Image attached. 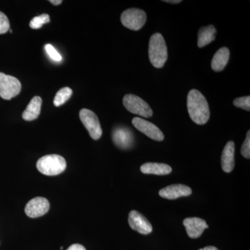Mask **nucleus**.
I'll list each match as a JSON object with an SVG mask.
<instances>
[{
  "label": "nucleus",
  "mask_w": 250,
  "mask_h": 250,
  "mask_svg": "<svg viewBox=\"0 0 250 250\" xmlns=\"http://www.w3.org/2000/svg\"><path fill=\"white\" fill-rule=\"evenodd\" d=\"M187 107L189 116L197 125H205L210 118L207 100L199 90L192 89L188 94Z\"/></svg>",
  "instance_id": "1"
},
{
  "label": "nucleus",
  "mask_w": 250,
  "mask_h": 250,
  "mask_svg": "<svg viewBox=\"0 0 250 250\" xmlns=\"http://www.w3.org/2000/svg\"><path fill=\"white\" fill-rule=\"evenodd\" d=\"M148 52L153 66L156 68L164 67L167 59V48L164 36L160 33H155L151 36Z\"/></svg>",
  "instance_id": "2"
},
{
  "label": "nucleus",
  "mask_w": 250,
  "mask_h": 250,
  "mask_svg": "<svg viewBox=\"0 0 250 250\" xmlns=\"http://www.w3.org/2000/svg\"><path fill=\"white\" fill-rule=\"evenodd\" d=\"M65 159L58 154H49L42 156L36 164L38 170L47 176H55L62 173L66 168Z\"/></svg>",
  "instance_id": "3"
},
{
  "label": "nucleus",
  "mask_w": 250,
  "mask_h": 250,
  "mask_svg": "<svg viewBox=\"0 0 250 250\" xmlns=\"http://www.w3.org/2000/svg\"><path fill=\"white\" fill-rule=\"evenodd\" d=\"M121 22L124 27L131 30L142 29L147 21V15L143 10L132 8L125 11L121 15Z\"/></svg>",
  "instance_id": "4"
},
{
  "label": "nucleus",
  "mask_w": 250,
  "mask_h": 250,
  "mask_svg": "<svg viewBox=\"0 0 250 250\" xmlns=\"http://www.w3.org/2000/svg\"><path fill=\"white\" fill-rule=\"evenodd\" d=\"M123 104L127 111L134 114L139 115L144 118H149L153 115L152 108L149 104L142 98L132 94L125 95L123 98Z\"/></svg>",
  "instance_id": "5"
},
{
  "label": "nucleus",
  "mask_w": 250,
  "mask_h": 250,
  "mask_svg": "<svg viewBox=\"0 0 250 250\" xmlns=\"http://www.w3.org/2000/svg\"><path fill=\"white\" fill-rule=\"evenodd\" d=\"M21 83L16 77L0 72V97L9 100L21 93Z\"/></svg>",
  "instance_id": "6"
},
{
  "label": "nucleus",
  "mask_w": 250,
  "mask_h": 250,
  "mask_svg": "<svg viewBox=\"0 0 250 250\" xmlns=\"http://www.w3.org/2000/svg\"><path fill=\"white\" fill-rule=\"evenodd\" d=\"M80 117L90 137L93 140L100 139L103 135V129L97 115L89 109L83 108L80 112Z\"/></svg>",
  "instance_id": "7"
},
{
  "label": "nucleus",
  "mask_w": 250,
  "mask_h": 250,
  "mask_svg": "<svg viewBox=\"0 0 250 250\" xmlns=\"http://www.w3.org/2000/svg\"><path fill=\"white\" fill-rule=\"evenodd\" d=\"M112 139L115 145L121 149H128L134 144V136L131 130L125 126H117L112 133Z\"/></svg>",
  "instance_id": "8"
},
{
  "label": "nucleus",
  "mask_w": 250,
  "mask_h": 250,
  "mask_svg": "<svg viewBox=\"0 0 250 250\" xmlns=\"http://www.w3.org/2000/svg\"><path fill=\"white\" fill-rule=\"evenodd\" d=\"M132 124L136 129L146 135L147 137L156 141H164V135L162 131L150 122L136 117L132 120Z\"/></svg>",
  "instance_id": "9"
},
{
  "label": "nucleus",
  "mask_w": 250,
  "mask_h": 250,
  "mask_svg": "<svg viewBox=\"0 0 250 250\" xmlns=\"http://www.w3.org/2000/svg\"><path fill=\"white\" fill-rule=\"evenodd\" d=\"M49 209L48 200L45 197H37L28 202L24 211L29 218H35L46 214Z\"/></svg>",
  "instance_id": "10"
},
{
  "label": "nucleus",
  "mask_w": 250,
  "mask_h": 250,
  "mask_svg": "<svg viewBox=\"0 0 250 250\" xmlns=\"http://www.w3.org/2000/svg\"><path fill=\"white\" fill-rule=\"evenodd\" d=\"M128 222L130 228L141 234H149L152 231V226L149 220L137 210L130 212Z\"/></svg>",
  "instance_id": "11"
},
{
  "label": "nucleus",
  "mask_w": 250,
  "mask_h": 250,
  "mask_svg": "<svg viewBox=\"0 0 250 250\" xmlns=\"http://www.w3.org/2000/svg\"><path fill=\"white\" fill-rule=\"evenodd\" d=\"M191 193V188L184 184H173L161 189L159 191V195L167 200H176L181 197L189 196Z\"/></svg>",
  "instance_id": "12"
},
{
  "label": "nucleus",
  "mask_w": 250,
  "mask_h": 250,
  "mask_svg": "<svg viewBox=\"0 0 250 250\" xmlns=\"http://www.w3.org/2000/svg\"><path fill=\"white\" fill-rule=\"evenodd\" d=\"M183 224L188 236L190 238H199L203 233L205 229L208 228V225L205 220L196 217L184 219Z\"/></svg>",
  "instance_id": "13"
},
{
  "label": "nucleus",
  "mask_w": 250,
  "mask_h": 250,
  "mask_svg": "<svg viewBox=\"0 0 250 250\" xmlns=\"http://www.w3.org/2000/svg\"><path fill=\"white\" fill-rule=\"evenodd\" d=\"M222 168L225 172H231L235 166V143L229 141L224 147L221 156Z\"/></svg>",
  "instance_id": "14"
},
{
  "label": "nucleus",
  "mask_w": 250,
  "mask_h": 250,
  "mask_svg": "<svg viewBox=\"0 0 250 250\" xmlns=\"http://www.w3.org/2000/svg\"><path fill=\"white\" fill-rule=\"evenodd\" d=\"M41 105L42 99L41 97H34L22 113L23 119L26 121H33L37 119L41 113Z\"/></svg>",
  "instance_id": "15"
},
{
  "label": "nucleus",
  "mask_w": 250,
  "mask_h": 250,
  "mask_svg": "<svg viewBox=\"0 0 250 250\" xmlns=\"http://www.w3.org/2000/svg\"><path fill=\"white\" fill-rule=\"evenodd\" d=\"M229 49L222 47L217 51L211 62V67L215 72L223 71L229 60Z\"/></svg>",
  "instance_id": "16"
},
{
  "label": "nucleus",
  "mask_w": 250,
  "mask_h": 250,
  "mask_svg": "<svg viewBox=\"0 0 250 250\" xmlns=\"http://www.w3.org/2000/svg\"><path fill=\"white\" fill-rule=\"evenodd\" d=\"M141 171L144 174L167 175L172 172V167L166 164L146 163L141 166Z\"/></svg>",
  "instance_id": "17"
},
{
  "label": "nucleus",
  "mask_w": 250,
  "mask_h": 250,
  "mask_svg": "<svg viewBox=\"0 0 250 250\" xmlns=\"http://www.w3.org/2000/svg\"><path fill=\"white\" fill-rule=\"evenodd\" d=\"M215 34H216V29L213 25L202 27L198 32L197 46L200 48H202L208 45L212 41H215Z\"/></svg>",
  "instance_id": "18"
},
{
  "label": "nucleus",
  "mask_w": 250,
  "mask_h": 250,
  "mask_svg": "<svg viewBox=\"0 0 250 250\" xmlns=\"http://www.w3.org/2000/svg\"><path fill=\"white\" fill-rule=\"evenodd\" d=\"M72 90L68 87H64L59 90L56 94L55 98L54 99V106H60L64 104L72 96Z\"/></svg>",
  "instance_id": "19"
},
{
  "label": "nucleus",
  "mask_w": 250,
  "mask_h": 250,
  "mask_svg": "<svg viewBox=\"0 0 250 250\" xmlns=\"http://www.w3.org/2000/svg\"><path fill=\"white\" fill-rule=\"evenodd\" d=\"M49 21H50V18L49 15L42 14L33 18L29 23V27L33 29H39L42 27L43 24L49 22Z\"/></svg>",
  "instance_id": "20"
},
{
  "label": "nucleus",
  "mask_w": 250,
  "mask_h": 250,
  "mask_svg": "<svg viewBox=\"0 0 250 250\" xmlns=\"http://www.w3.org/2000/svg\"><path fill=\"white\" fill-rule=\"evenodd\" d=\"M233 105L236 107L242 108L246 111H250V97H242L235 99Z\"/></svg>",
  "instance_id": "21"
},
{
  "label": "nucleus",
  "mask_w": 250,
  "mask_h": 250,
  "mask_svg": "<svg viewBox=\"0 0 250 250\" xmlns=\"http://www.w3.org/2000/svg\"><path fill=\"white\" fill-rule=\"evenodd\" d=\"M45 50L47 54H48L49 57H50L52 60L55 61V62H62V56L56 50L53 46L50 45V44H47V45H45Z\"/></svg>",
  "instance_id": "22"
},
{
  "label": "nucleus",
  "mask_w": 250,
  "mask_h": 250,
  "mask_svg": "<svg viewBox=\"0 0 250 250\" xmlns=\"http://www.w3.org/2000/svg\"><path fill=\"white\" fill-rule=\"evenodd\" d=\"M9 28L10 23L7 16L0 11V34L7 32Z\"/></svg>",
  "instance_id": "23"
},
{
  "label": "nucleus",
  "mask_w": 250,
  "mask_h": 250,
  "mask_svg": "<svg viewBox=\"0 0 250 250\" xmlns=\"http://www.w3.org/2000/svg\"><path fill=\"white\" fill-rule=\"evenodd\" d=\"M242 155L246 159H249L250 158V131H248L247 133L246 139L243 143L241 147Z\"/></svg>",
  "instance_id": "24"
},
{
  "label": "nucleus",
  "mask_w": 250,
  "mask_h": 250,
  "mask_svg": "<svg viewBox=\"0 0 250 250\" xmlns=\"http://www.w3.org/2000/svg\"><path fill=\"white\" fill-rule=\"evenodd\" d=\"M67 250H86L83 246L80 244L72 245Z\"/></svg>",
  "instance_id": "25"
},
{
  "label": "nucleus",
  "mask_w": 250,
  "mask_h": 250,
  "mask_svg": "<svg viewBox=\"0 0 250 250\" xmlns=\"http://www.w3.org/2000/svg\"><path fill=\"white\" fill-rule=\"evenodd\" d=\"M49 2L52 3V4L57 6V5H60L62 3V0H50Z\"/></svg>",
  "instance_id": "26"
},
{
  "label": "nucleus",
  "mask_w": 250,
  "mask_h": 250,
  "mask_svg": "<svg viewBox=\"0 0 250 250\" xmlns=\"http://www.w3.org/2000/svg\"><path fill=\"white\" fill-rule=\"evenodd\" d=\"M199 250H219L218 248H215L214 246H208L205 247V248H202Z\"/></svg>",
  "instance_id": "27"
},
{
  "label": "nucleus",
  "mask_w": 250,
  "mask_h": 250,
  "mask_svg": "<svg viewBox=\"0 0 250 250\" xmlns=\"http://www.w3.org/2000/svg\"><path fill=\"white\" fill-rule=\"evenodd\" d=\"M165 2L167 3H171V4H179V3H180L181 0H168V1H164Z\"/></svg>",
  "instance_id": "28"
},
{
  "label": "nucleus",
  "mask_w": 250,
  "mask_h": 250,
  "mask_svg": "<svg viewBox=\"0 0 250 250\" xmlns=\"http://www.w3.org/2000/svg\"><path fill=\"white\" fill-rule=\"evenodd\" d=\"M60 249H61V250H62V249H63V248H62V247H61Z\"/></svg>",
  "instance_id": "29"
}]
</instances>
